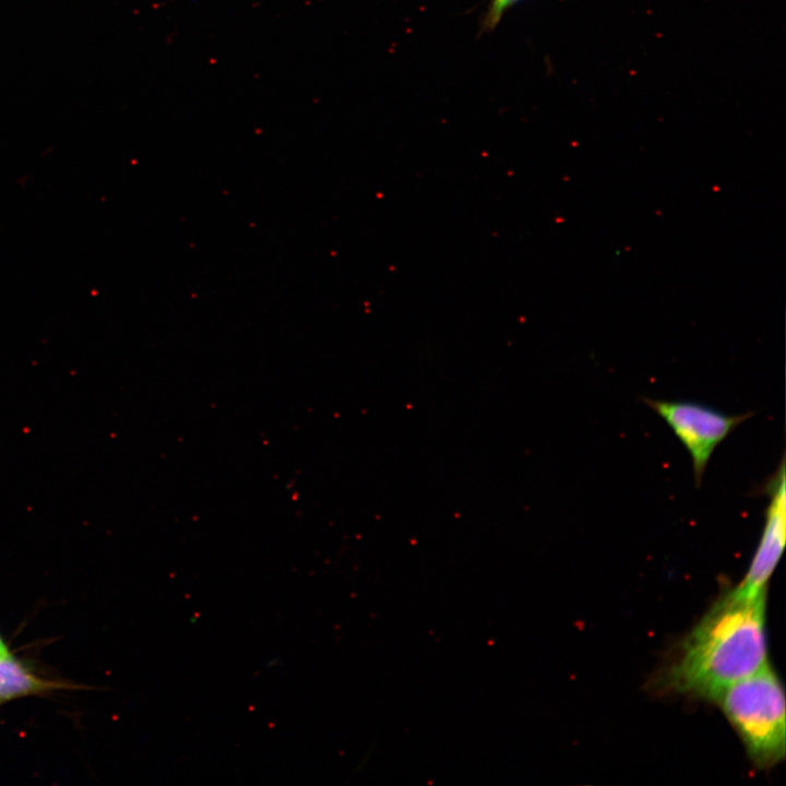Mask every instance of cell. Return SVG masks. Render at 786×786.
Listing matches in <instances>:
<instances>
[{"label":"cell","instance_id":"277c9868","mask_svg":"<svg viewBox=\"0 0 786 786\" xmlns=\"http://www.w3.org/2000/svg\"><path fill=\"white\" fill-rule=\"evenodd\" d=\"M785 456L766 480L762 491L769 497L760 541L742 581L736 586L747 595L767 591V583L777 567L786 543Z\"/></svg>","mask_w":786,"mask_h":786},{"label":"cell","instance_id":"8992f818","mask_svg":"<svg viewBox=\"0 0 786 786\" xmlns=\"http://www.w3.org/2000/svg\"><path fill=\"white\" fill-rule=\"evenodd\" d=\"M519 1L521 0H490L487 12L483 19L481 29L484 32H490L496 28L507 10Z\"/></svg>","mask_w":786,"mask_h":786},{"label":"cell","instance_id":"3957f363","mask_svg":"<svg viewBox=\"0 0 786 786\" xmlns=\"http://www.w3.org/2000/svg\"><path fill=\"white\" fill-rule=\"evenodd\" d=\"M670 427L691 456L695 486L700 487L716 446L753 413L727 415L692 401L643 398Z\"/></svg>","mask_w":786,"mask_h":786},{"label":"cell","instance_id":"6da1fadb","mask_svg":"<svg viewBox=\"0 0 786 786\" xmlns=\"http://www.w3.org/2000/svg\"><path fill=\"white\" fill-rule=\"evenodd\" d=\"M766 591L722 595L677 645L658 672L656 689L712 701L723 689L767 660Z\"/></svg>","mask_w":786,"mask_h":786},{"label":"cell","instance_id":"7a4b0ae2","mask_svg":"<svg viewBox=\"0 0 786 786\" xmlns=\"http://www.w3.org/2000/svg\"><path fill=\"white\" fill-rule=\"evenodd\" d=\"M712 701L723 711L758 767L769 769L784 760L785 694L770 663L729 684Z\"/></svg>","mask_w":786,"mask_h":786},{"label":"cell","instance_id":"5b68a950","mask_svg":"<svg viewBox=\"0 0 786 786\" xmlns=\"http://www.w3.org/2000/svg\"><path fill=\"white\" fill-rule=\"evenodd\" d=\"M62 687L31 672L10 654L0 656V704L11 699L45 692Z\"/></svg>","mask_w":786,"mask_h":786},{"label":"cell","instance_id":"52a82bcc","mask_svg":"<svg viewBox=\"0 0 786 786\" xmlns=\"http://www.w3.org/2000/svg\"><path fill=\"white\" fill-rule=\"evenodd\" d=\"M8 654H9L8 647L0 635V656H4Z\"/></svg>","mask_w":786,"mask_h":786}]
</instances>
